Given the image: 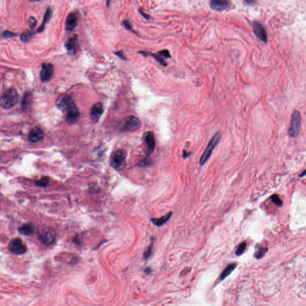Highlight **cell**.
<instances>
[{
  "mask_svg": "<svg viewBox=\"0 0 306 306\" xmlns=\"http://www.w3.org/2000/svg\"><path fill=\"white\" fill-rule=\"evenodd\" d=\"M72 103L71 95L68 94H62L57 99L56 105L59 109L62 112H65L69 109Z\"/></svg>",
  "mask_w": 306,
  "mask_h": 306,
  "instance_id": "cell-7",
  "label": "cell"
},
{
  "mask_svg": "<svg viewBox=\"0 0 306 306\" xmlns=\"http://www.w3.org/2000/svg\"><path fill=\"white\" fill-rule=\"evenodd\" d=\"M79 118V111L75 105V103L73 102L71 107L69 108L68 110V113L66 114V122L68 123L72 124L76 122Z\"/></svg>",
  "mask_w": 306,
  "mask_h": 306,
  "instance_id": "cell-14",
  "label": "cell"
},
{
  "mask_svg": "<svg viewBox=\"0 0 306 306\" xmlns=\"http://www.w3.org/2000/svg\"><path fill=\"white\" fill-rule=\"evenodd\" d=\"M31 99V95L30 93H26L25 94V96L23 97V100L22 102V105L23 107H26V106H28L29 103H30V101Z\"/></svg>",
  "mask_w": 306,
  "mask_h": 306,
  "instance_id": "cell-28",
  "label": "cell"
},
{
  "mask_svg": "<svg viewBox=\"0 0 306 306\" xmlns=\"http://www.w3.org/2000/svg\"><path fill=\"white\" fill-rule=\"evenodd\" d=\"M65 47L69 53L71 55L76 54L79 49L78 35L74 34L69 37L65 42Z\"/></svg>",
  "mask_w": 306,
  "mask_h": 306,
  "instance_id": "cell-10",
  "label": "cell"
},
{
  "mask_svg": "<svg viewBox=\"0 0 306 306\" xmlns=\"http://www.w3.org/2000/svg\"><path fill=\"white\" fill-rule=\"evenodd\" d=\"M149 164H150V160H148L147 159H145V160L141 161L140 163V165L141 166H146Z\"/></svg>",
  "mask_w": 306,
  "mask_h": 306,
  "instance_id": "cell-35",
  "label": "cell"
},
{
  "mask_svg": "<svg viewBox=\"0 0 306 306\" xmlns=\"http://www.w3.org/2000/svg\"><path fill=\"white\" fill-rule=\"evenodd\" d=\"M267 251V248H264V247L259 248L257 250V251L255 252V257L257 259H260L261 258H262L264 255V254H265V252Z\"/></svg>",
  "mask_w": 306,
  "mask_h": 306,
  "instance_id": "cell-26",
  "label": "cell"
},
{
  "mask_svg": "<svg viewBox=\"0 0 306 306\" xmlns=\"http://www.w3.org/2000/svg\"><path fill=\"white\" fill-rule=\"evenodd\" d=\"M139 12H140V13L142 15V16H143V17L145 19H147V20H149L150 19H151V17L149 15H148V14H146V13H145L143 12V10H142L141 9H139Z\"/></svg>",
  "mask_w": 306,
  "mask_h": 306,
  "instance_id": "cell-34",
  "label": "cell"
},
{
  "mask_svg": "<svg viewBox=\"0 0 306 306\" xmlns=\"http://www.w3.org/2000/svg\"><path fill=\"white\" fill-rule=\"evenodd\" d=\"M158 53L165 59H167V58H169L171 57L170 52H169L168 50H163L159 52Z\"/></svg>",
  "mask_w": 306,
  "mask_h": 306,
  "instance_id": "cell-32",
  "label": "cell"
},
{
  "mask_svg": "<svg viewBox=\"0 0 306 306\" xmlns=\"http://www.w3.org/2000/svg\"><path fill=\"white\" fill-rule=\"evenodd\" d=\"M37 20L35 18L31 16L29 18V21H28V25H29V26L30 28L31 29H33L35 26L37 25Z\"/></svg>",
  "mask_w": 306,
  "mask_h": 306,
  "instance_id": "cell-31",
  "label": "cell"
},
{
  "mask_svg": "<svg viewBox=\"0 0 306 306\" xmlns=\"http://www.w3.org/2000/svg\"><path fill=\"white\" fill-rule=\"evenodd\" d=\"M77 24V18L75 13H70L67 18L65 22V27L67 31H72L76 27Z\"/></svg>",
  "mask_w": 306,
  "mask_h": 306,
  "instance_id": "cell-17",
  "label": "cell"
},
{
  "mask_svg": "<svg viewBox=\"0 0 306 306\" xmlns=\"http://www.w3.org/2000/svg\"><path fill=\"white\" fill-rule=\"evenodd\" d=\"M53 74V66L49 63H44L41 66V80L45 82L50 80Z\"/></svg>",
  "mask_w": 306,
  "mask_h": 306,
  "instance_id": "cell-11",
  "label": "cell"
},
{
  "mask_svg": "<svg viewBox=\"0 0 306 306\" xmlns=\"http://www.w3.org/2000/svg\"><path fill=\"white\" fill-rule=\"evenodd\" d=\"M301 117L300 113L295 111L292 116L291 119V124L288 130V133L291 137H295L300 132L301 124Z\"/></svg>",
  "mask_w": 306,
  "mask_h": 306,
  "instance_id": "cell-4",
  "label": "cell"
},
{
  "mask_svg": "<svg viewBox=\"0 0 306 306\" xmlns=\"http://www.w3.org/2000/svg\"><path fill=\"white\" fill-rule=\"evenodd\" d=\"M221 135L220 133H217L212 137V138L210 140V141L208 143L206 150H204L203 154H202V156L200 158L199 163L201 166L206 163L207 162V160L209 159L211 154H212V151L214 150V148H215L217 145L220 142V139H221Z\"/></svg>",
  "mask_w": 306,
  "mask_h": 306,
  "instance_id": "cell-3",
  "label": "cell"
},
{
  "mask_svg": "<svg viewBox=\"0 0 306 306\" xmlns=\"http://www.w3.org/2000/svg\"><path fill=\"white\" fill-rule=\"evenodd\" d=\"M19 231L23 235H31L34 233V227L30 224H24L19 228Z\"/></svg>",
  "mask_w": 306,
  "mask_h": 306,
  "instance_id": "cell-20",
  "label": "cell"
},
{
  "mask_svg": "<svg viewBox=\"0 0 306 306\" xmlns=\"http://www.w3.org/2000/svg\"><path fill=\"white\" fill-rule=\"evenodd\" d=\"M110 5V0H106V5L108 7H109Z\"/></svg>",
  "mask_w": 306,
  "mask_h": 306,
  "instance_id": "cell-39",
  "label": "cell"
},
{
  "mask_svg": "<svg viewBox=\"0 0 306 306\" xmlns=\"http://www.w3.org/2000/svg\"><path fill=\"white\" fill-rule=\"evenodd\" d=\"M237 265V264L236 263H231L227 265L225 268L224 270L222 272L220 276V279L221 281H223L227 276H228L231 273V272L233 271L236 268Z\"/></svg>",
  "mask_w": 306,
  "mask_h": 306,
  "instance_id": "cell-21",
  "label": "cell"
},
{
  "mask_svg": "<svg viewBox=\"0 0 306 306\" xmlns=\"http://www.w3.org/2000/svg\"><path fill=\"white\" fill-rule=\"evenodd\" d=\"M209 4L212 10L221 12L228 8L231 5V2L230 0H210Z\"/></svg>",
  "mask_w": 306,
  "mask_h": 306,
  "instance_id": "cell-12",
  "label": "cell"
},
{
  "mask_svg": "<svg viewBox=\"0 0 306 306\" xmlns=\"http://www.w3.org/2000/svg\"><path fill=\"white\" fill-rule=\"evenodd\" d=\"M8 247L10 251L16 255L25 254L27 251V247L25 244L21 239L18 237L12 239L9 242Z\"/></svg>",
  "mask_w": 306,
  "mask_h": 306,
  "instance_id": "cell-6",
  "label": "cell"
},
{
  "mask_svg": "<svg viewBox=\"0 0 306 306\" xmlns=\"http://www.w3.org/2000/svg\"><path fill=\"white\" fill-rule=\"evenodd\" d=\"M16 36H17V34L16 33L12 32L9 31H5L2 32L1 37H2V38H4V39H10V38H13V37H15Z\"/></svg>",
  "mask_w": 306,
  "mask_h": 306,
  "instance_id": "cell-27",
  "label": "cell"
},
{
  "mask_svg": "<svg viewBox=\"0 0 306 306\" xmlns=\"http://www.w3.org/2000/svg\"><path fill=\"white\" fill-rule=\"evenodd\" d=\"M34 33L33 32L29 31H25L21 34L20 39H21V41H22L23 42H27L32 39V37L34 36Z\"/></svg>",
  "mask_w": 306,
  "mask_h": 306,
  "instance_id": "cell-22",
  "label": "cell"
},
{
  "mask_svg": "<svg viewBox=\"0 0 306 306\" xmlns=\"http://www.w3.org/2000/svg\"><path fill=\"white\" fill-rule=\"evenodd\" d=\"M126 156L127 153L124 150L119 149L116 150L110 159L111 166L117 171L122 170L126 166Z\"/></svg>",
  "mask_w": 306,
  "mask_h": 306,
  "instance_id": "cell-2",
  "label": "cell"
},
{
  "mask_svg": "<svg viewBox=\"0 0 306 306\" xmlns=\"http://www.w3.org/2000/svg\"><path fill=\"white\" fill-rule=\"evenodd\" d=\"M246 247V243L245 242L241 243L236 251V255L237 256L242 255L245 252Z\"/></svg>",
  "mask_w": 306,
  "mask_h": 306,
  "instance_id": "cell-25",
  "label": "cell"
},
{
  "mask_svg": "<svg viewBox=\"0 0 306 306\" xmlns=\"http://www.w3.org/2000/svg\"><path fill=\"white\" fill-rule=\"evenodd\" d=\"M103 112V108L102 103L100 102L96 103L93 105L90 109V119L95 123H97Z\"/></svg>",
  "mask_w": 306,
  "mask_h": 306,
  "instance_id": "cell-13",
  "label": "cell"
},
{
  "mask_svg": "<svg viewBox=\"0 0 306 306\" xmlns=\"http://www.w3.org/2000/svg\"><path fill=\"white\" fill-rule=\"evenodd\" d=\"M151 271H152V270L150 267H147L144 270V273L145 274H150L151 273Z\"/></svg>",
  "mask_w": 306,
  "mask_h": 306,
  "instance_id": "cell-37",
  "label": "cell"
},
{
  "mask_svg": "<svg viewBox=\"0 0 306 306\" xmlns=\"http://www.w3.org/2000/svg\"><path fill=\"white\" fill-rule=\"evenodd\" d=\"M141 126L140 120L135 116L130 117L125 123L123 130L124 132H135Z\"/></svg>",
  "mask_w": 306,
  "mask_h": 306,
  "instance_id": "cell-8",
  "label": "cell"
},
{
  "mask_svg": "<svg viewBox=\"0 0 306 306\" xmlns=\"http://www.w3.org/2000/svg\"><path fill=\"white\" fill-rule=\"evenodd\" d=\"M172 215V212H169L166 215H164L163 217H162L160 218H151V221L152 222V223L153 224H154L157 227H162L169 221V220L170 218Z\"/></svg>",
  "mask_w": 306,
  "mask_h": 306,
  "instance_id": "cell-18",
  "label": "cell"
},
{
  "mask_svg": "<svg viewBox=\"0 0 306 306\" xmlns=\"http://www.w3.org/2000/svg\"><path fill=\"white\" fill-rule=\"evenodd\" d=\"M271 199L272 200V201L275 203L276 204H277V206H281L282 204V202L281 200V199L279 198V196L276 195V194H274L273 196H271Z\"/></svg>",
  "mask_w": 306,
  "mask_h": 306,
  "instance_id": "cell-29",
  "label": "cell"
},
{
  "mask_svg": "<svg viewBox=\"0 0 306 306\" xmlns=\"http://www.w3.org/2000/svg\"><path fill=\"white\" fill-rule=\"evenodd\" d=\"M190 271H191V268H190V267H187V268H185V269H184V270L181 271L180 276H185V275H186L187 273H188Z\"/></svg>",
  "mask_w": 306,
  "mask_h": 306,
  "instance_id": "cell-36",
  "label": "cell"
},
{
  "mask_svg": "<svg viewBox=\"0 0 306 306\" xmlns=\"http://www.w3.org/2000/svg\"><path fill=\"white\" fill-rule=\"evenodd\" d=\"M123 26L128 31H132L133 32H135V31L133 30V28H132V25H131V23H130V22L127 20H126V21H123L122 23Z\"/></svg>",
  "mask_w": 306,
  "mask_h": 306,
  "instance_id": "cell-30",
  "label": "cell"
},
{
  "mask_svg": "<svg viewBox=\"0 0 306 306\" xmlns=\"http://www.w3.org/2000/svg\"><path fill=\"white\" fill-rule=\"evenodd\" d=\"M245 2L246 4H252L254 2L255 0H245Z\"/></svg>",
  "mask_w": 306,
  "mask_h": 306,
  "instance_id": "cell-38",
  "label": "cell"
},
{
  "mask_svg": "<svg viewBox=\"0 0 306 306\" xmlns=\"http://www.w3.org/2000/svg\"><path fill=\"white\" fill-rule=\"evenodd\" d=\"M114 54L116 55H117L118 57H119L120 59H123V60H126L127 59V58L124 54V53L123 52V51H118V52H116L114 53Z\"/></svg>",
  "mask_w": 306,
  "mask_h": 306,
  "instance_id": "cell-33",
  "label": "cell"
},
{
  "mask_svg": "<svg viewBox=\"0 0 306 306\" xmlns=\"http://www.w3.org/2000/svg\"><path fill=\"white\" fill-rule=\"evenodd\" d=\"M43 137V132L38 127H35L32 129L28 135V140L31 143H38L42 140Z\"/></svg>",
  "mask_w": 306,
  "mask_h": 306,
  "instance_id": "cell-15",
  "label": "cell"
},
{
  "mask_svg": "<svg viewBox=\"0 0 306 306\" xmlns=\"http://www.w3.org/2000/svg\"><path fill=\"white\" fill-rule=\"evenodd\" d=\"M153 246H154V240L153 239L152 240V242L150 245L147 247V249L145 250L144 254H143V258L146 260L149 258L153 254Z\"/></svg>",
  "mask_w": 306,
  "mask_h": 306,
  "instance_id": "cell-23",
  "label": "cell"
},
{
  "mask_svg": "<svg viewBox=\"0 0 306 306\" xmlns=\"http://www.w3.org/2000/svg\"><path fill=\"white\" fill-rule=\"evenodd\" d=\"M143 139L146 145V153L148 156L153 153L156 146V141L154 134L151 132H147L143 135Z\"/></svg>",
  "mask_w": 306,
  "mask_h": 306,
  "instance_id": "cell-9",
  "label": "cell"
},
{
  "mask_svg": "<svg viewBox=\"0 0 306 306\" xmlns=\"http://www.w3.org/2000/svg\"><path fill=\"white\" fill-rule=\"evenodd\" d=\"M30 1H37V0H30Z\"/></svg>",
  "mask_w": 306,
  "mask_h": 306,
  "instance_id": "cell-41",
  "label": "cell"
},
{
  "mask_svg": "<svg viewBox=\"0 0 306 306\" xmlns=\"http://www.w3.org/2000/svg\"><path fill=\"white\" fill-rule=\"evenodd\" d=\"M52 13H53L52 8L51 7H49L47 9V10H46V12L45 13V15H44V18H43V21H42V22L41 23V26L39 28V29H38V30L37 31V32L41 33V32H42L44 30L45 26L47 24V23L50 21V19H51L52 16Z\"/></svg>",
  "mask_w": 306,
  "mask_h": 306,
  "instance_id": "cell-19",
  "label": "cell"
},
{
  "mask_svg": "<svg viewBox=\"0 0 306 306\" xmlns=\"http://www.w3.org/2000/svg\"><path fill=\"white\" fill-rule=\"evenodd\" d=\"M37 1H40V0H37Z\"/></svg>",
  "mask_w": 306,
  "mask_h": 306,
  "instance_id": "cell-42",
  "label": "cell"
},
{
  "mask_svg": "<svg viewBox=\"0 0 306 306\" xmlns=\"http://www.w3.org/2000/svg\"><path fill=\"white\" fill-rule=\"evenodd\" d=\"M253 28L254 32L257 37L264 42L267 41V35L265 29L260 23L255 22L253 25Z\"/></svg>",
  "mask_w": 306,
  "mask_h": 306,
  "instance_id": "cell-16",
  "label": "cell"
},
{
  "mask_svg": "<svg viewBox=\"0 0 306 306\" xmlns=\"http://www.w3.org/2000/svg\"><path fill=\"white\" fill-rule=\"evenodd\" d=\"M304 175H306V171H304V173H303L301 175V177H303V176H304Z\"/></svg>",
  "mask_w": 306,
  "mask_h": 306,
  "instance_id": "cell-40",
  "label": "cell"
},
{
  "mask_svg": "<svg viewBox=\"0 0 306 306\" xmlns=\"http://www.w3.org/2000/svg\"><path fill=\"white\" fill-rule=\"evenodd\" d=\"M19 95L15 89H9L4 92L1 96V105L5 109L13 107L18 102Z\"/></svg>",
  "mask_w": 306,
  "mask_h": 306,
  "instance_id": "cell-1",
  "label": "cell"
},
{
  "mask_svg": "<svg viewBox=\"0 0 306 306\" xmlns=\"http://www.w3.org/2000/svg\"><path fill=\"white\" fill-rule=\"evenodd\" d=\"M49 183V180L47 177H42L41 180L36 181L35 184L39 187H45L48 185Z\"/></svg>",
  "mask_w": 306,
  "mask_h": 306,
  "instance_id": "cell-24",
  "label": "cell"
},
{
  "mask_svg": "<svg viewBox=\"0 0 306 306\" xmlns=\"http://www.w3.org/2000/svg\"><path fill=\"white\" fill-rule=\"evenodd\" d=\"M39 239L42 244L45 246H50L55 242L56 235L52 229L44 228L39 233Z\"/></svg>",
  "mask_w": 306,
  "mask_h": 306,
  "instance_id": "cell-5",
  "label": "cell"
}]
</instances>
